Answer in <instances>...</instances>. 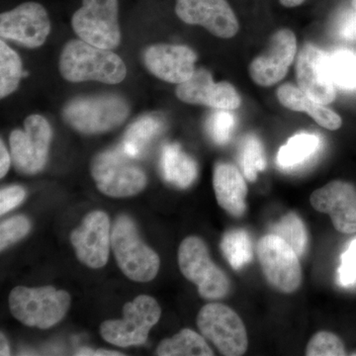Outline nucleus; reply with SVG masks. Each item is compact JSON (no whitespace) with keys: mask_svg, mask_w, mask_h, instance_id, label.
<instances>
[{"mask_svg":"<svg viewBox=\"0 0 356 356\" xmlns=\"http://www.w3.org/2000/svg\"><path fill=\"white\" fill-rule=\"evenodd\" d=\"M329 69L332 81L346 90L356 89V53L339 50L329 56Z\"/></svg>","mask_w":356,"mask_h":356,"instance_id":"c85d7f7f","label":"nucleus"},{"mask_svg":"<svg viewBox=\"0 0 356 356\" xmlns=\"http://www.w3.org/2000/svg\"><path fill=\"white\" fill-rule=\"evenodd\" d=\"M312 207L329 215L337 232L356 234V187L343 180H332L311 194Z\"/></svg>","mask_w":356,"mask_h":356,"instance_id":"2eb2a0df","label":"nucleus"},{"mask_svg":"<svg viewBox=\"0 0 356 356\" xmlns=\"http://www.w3.org/2000/svg\"><path fill=\"white\" fill-rule=\"evenodd\" d=\"M120 147L96 154L90 172L96 186L111 197H129L144 191L146 175Z\"/></svg>","mask_w":356,"mask_h":356,"instance_id":"20e7f679","label":"nucleus"},{"mask_svg":"<svg viewBox=\"0 0 356 356\" xmlns=\"http://www.w3.org/2000/svg\"><path fill=\"white\" fill-rule=\"evenodd\" d=\"M334 30L339 39L356 42V10L353 7L339 14L334 22Z\"/></svg>","mask_w":356,"mask_h":356,"instance_id":"f704fd0d","label":"nucleus"},{"mask_svg":"<svg viewBox=\"0 0 356 356\" xmlns=\"http://www.w3.org/2000/svg\"><path fill=\"white\" fill-rule=\"evenodd\" d=\"M271 234L280 236L295 250L298 257L305 252L308 236L305 225L294 212L288 213L271 228Z\"/></svg>","mask_w":356,"mask_h":356,"instance_id":"cd10ccee","label":"nucleus"},{"mask_svg":"<svg viewBox=\"0 0 356 356\" xmlns=\"http://www.w3.org/2000/svg\"><path fill=\"white\" fill-rule=\"evenodd\" d=\"M77 259L91 268L107 264L111 247L109 218L102 211L89 213L70 236Z\"/></svg>","mask_w":356,"mask_h":356,"instance_id":"f3484780","label":"nucleus"},{"mask_svg":"<svg viewBox=\"0 0 356 356\" xmlns=\"http://www.w3.org/2000/svg\"><path fill=\"white\" fill-rule=\"evenodd\" d=\"M10 165V156L1 140V145H0V177H4V175L8 172Z\"/></svg>","mask_w":356,"mask_h":356,"instance_id":"e433bc0d","label":"nucleus"},{"mask_svg":"<svg viewBox=\"0 0 356 356\" xmlns=\"http://www.w3.org/2000/svg\"><path fill=\"white\" fill-rule=\"evenodd\" d=\"M163 122L154 115H146L131 124L124 135L121 149L135 159L146 153L147 147L161 133Z\"/></svg>","mask_w":356,"mask_h":356,"instance_id":"5701e85b","label":"nucleus"},{"mask_svg":"<svg viewBox=\"0 0 356 356\" xmlns=\"http://www.w3.org/2000/svg\"><path fill=\"white\" fill-rule=\"evenodd\" d=\"M178 99L215 109L235 110L242 104L236 89L229 83H215L208 70H195L191 79L178 84Z\"/></svg>","mask_w":356,"mask_h":356,"instance_id":"6ab92c4d","label":"nucleus"},{"mask_svg":"<svg viewBox=\"0 0 356 356\" xmlns=\"http://www.w3.org/2000/svg\"><path fill=\"white\" fill-rule=\"evenodd\" d=\"M161 168L166 181L179 188L191 186L197 177L198 168L195 161L182 152L178 144H168L163 147Z\"/></svg>","mask_w":356,"mask_h":356,"instance_id":"4be33fe9","label":"nucleus"},{"mask_svg":"<svg viewBox=\"0 0 356 356\" xmlns=\"http://www.w3.org/2000/svg\"><path fill=\"white\" fill-rule=\"evenodd\" d=\"M111 247L115 259L131 280L149 282L159 273V255L140 240L136 225L130 218L119 217L111 233Z\"/></svg>","mask_w":356,"mask_h":356,"instance_id":"7ed1b4c3","label":"nucleus"},{"mask_svg":"<svg viewBox=\"0 0 356 356\" xmlns=\"http://www.w3.org/2000/svg\"><path fill=\"white\" fill-rule=\"evenodd\" d=\"M337 273L341 286H350L356 282V238L351 241L346 252L341 255V264Z\"/></svg>","mask_w":356,"mask_h":356,"instance_id":"72a5a7b5","label":"nucleus"},{"mask_svg":"<svg viewBox=\"0 0 356 356\" xmlns=\"http://www.w3.org/2000/svg\"><path fill=\"white\" fill-rule=\"evenodd\" d=\"M213 186L220 206L234 217H242L247 209L248 185L242 172L231 163L215 166Z\"/></svg>","mask_w":356,"mask_h":356,"instance_id":"aec40b11","label":"nucleus"},{"mask_svg":"<svg viewBox=\"0 0 356 356\" xmlns=\"http://www.w3.org/2000/svg\"><path fill=\"white\" fill-rule=\"evenodd\" d=\"M0 339H1V344H0V355H10V348H9L6 337L3 336V334H1V337H0Z\"/></svg>","mask_w":356,"mask_h":356,"instance_id":"58836bf2","label":"nucleus"},{"mask_svg":"<svg viewBox=\"0 0 356 356\" xmlns=\"http://www.w3.org/2000/svg\"><path fill=\"white\" fill-rule=\"evenodd\" d=\"M51 140L49 122L31 115L25 120L24 130H14L10 135L11 156L16 170L24 175H36L43 170Z\"/></svg>","mask_w":356,"mask_h":356,"instance_id":"9b49d317","label":"nucleus"},{"mask_svg":"<svg viewBox=\"0 0 356 356\" xmlns=\"http://www.w3.org/2000/svg\"><path fill=\"white\" fill-rule=\"evenodd\" d=\"M297 54V40L289 29L274 33L264 53L250 63V76L259 86H273L286 76Z\"/></svg>","mask_w":356,"mask_h":356,"instance_id":"ddd939ff","label":"nucleus"},{"mask_svg":"<svg viewBox=\"0 0 356 356\" xmlns=\"http://www.w3.org/2000/svg\"><path fill=\"white\" fill-rule=\"evenodd\" d=\"M280 1L283 6L292 8V7L301 6L305 0H280Z\"/></svg>","mask_w":356,"mask_h":356,"instance_id":"ea45409f","label":"nucleus"},{"mask_svg":"<svg viewBox=\"0 0 356 356\" xmlns=\"http://www.w3.org/2000/svg\"><path fill=\"white\" fill-rule=\"evenodd\" d=\"M351 6H353V8L356 10V0H351Z\"/></svg>","mask_w":356,"mask_h":356,"instance_id":"a19ab883","label":"nucleus"},{"mask_svg":"<svg viewBox=\"0 0 356 356\" xmlns=\"http://www.w3.org/2000/svg\"><path fill=\"white\" fill-rule=\"evenodd\" d=\"M143 60L154 76L166 83L180 84L195 72L197 55L184 44H158L145 50Z\"/></svg>","mask_w":356,"mask_h":356,"instance_id":"a211bd4d","label":"nucleus"},{"mask_svg":"<svg viewBox=\"0 0 356 356\" xmlns=\"http://www.w3.org/2000/svg\"><path fill=\"white\" fill-rule=\"evenodd\" d=\"M159 356H213L214 353L205 339L192 330L184 329L172 339H165L159 344Z\"/></svg>","mask_w":356,"mask_h":356,"instance_id":"b1692460","label":"nucleus"},{"mask_svg":"<svg viewBox=\"0 0 356 356\" xmlns=\"http://www.w3.org/2000/svg\"><path fill=\"white\" fill-rule=\"evenodd\" d=\"M76 355L81 356H121L122 353L118 351L107 350H90V348H81L77 350Z\"/></svg>","mask_w":356,"mask_h":356,"instance_id":"4c0bfd02","label":"nucleus"},{"mask_svg":"<svg viewBox=\"0 0 356 356\" xmlns=\"http://www.w3.org/2000/svg\"><path fill=\"white\" fill-rule=\"evenodd\" d=\"M29 220L24 216H16L6 220L0 226V248L9 247L13 243L18 242L24 238L30 231Z\"/></svg>","mask_w":356,"mask_h":356,"instance_id":"473e14b6","label":"nucleus"},{"mask_svg":"<svg viewBox=\"0 0 356 356\" xmlns=\"http://www.w3.org/2000/svg\"><path fill=\"white\" fill-rule=\"evenodd\" d=\"M222 254L236 270H240L252 259V243L250 235L242 229H231L222 236Z\"/></svg>","mask_w":356,"mask_h":356,"instance_id":"a878e982","label":"nucleus"},{"mask_svg":"<svg viewBox=\"0 0 356 356\" xmlns=\"http://www.w3.org/2000/svg\"><path fill=\"white\" fill-rule=\"evenodd\" d=\"M307 356H344L346 346L341 337L330 332L314 334L306 348Z\"/></svg>","mask_w":356,"mask_h":356,"instance_id":"2f4dec72","label":"nucleus"},{"mask_svg":"<svg viewBox=\"0 0 356 356\" xmlns=\"http://www.w3.org/2000/svg\"><path fill=\"white\" fill-rule=\"evenodd\" d=\"M58 69L65 81L70 83L93 81L117 84L127 74L126 65L118 55L83 40H72L65 44Z\"/></svg>","mask_w":356,"mask_h":356,"instance_id":"f257e3e1","label":"nucleus"},{"mask_svg":"<svg viewBox=\"0 0 356 356\" xmlns=\"http://www.w3.org/2000/svg\"><path fill=\"white\" fill-rule=\"evenodd\" d=\"M257 257L267 282L281 293L296 291L302 282L298 254L280 236L269 234L257 243Z\"/></svg>","mask_w":356,"mask_h":356,"instance_id":"9d476101","label":"nucleus"},{"mask_svg":"<svg viewBox=\"0 0 356 356\" xmlns=\"http://www.w3.org/2000/svg\"><path fill=\"white\" fill-rule=\"evenodd\" d=\"M26 196V192L22 187L14 185L6 187L0 191V214L4 215L13 208L17 207L22 203Z\"/></svg>","mask_w":356,"mask_h":356,"instance_id":"c9c22d12","label":"nucleus"},{"mask_svg":"<svg viewBox=\"0 0 356 356\" xmlns=\"http://www.w3.org/2000/svg\"><path fill=\"white\" fill-rule=\"evenodd\" d=\"M175 13L187 24L202 26L219 38H232L240 28L227 0H177Z\"/></svg>","mask_w":356,"mask_h":356,"instance_id":"dca6fc26","label":"nucleus"},{"mask_svg":"<svg viewBox=\"0 0 356 356\" xmlns=\"http://www.w3.org/2000/svg\"><path fill=\"white\" fill-rule=\"evenodd\" d=\"M23 76L22 63L15 51L0 41V96L6 97L18 88Z\"/></svg>","mask_w":356,"mask_h":356,"instance_id":"bb28decb","label":"nucleus"},{"mask_svg":"<svg viewBox=\"0 0 356 356\" xmlns=\"http://www.w3.org/2000/svg\"><path fill=\"white\" fill-rule=\"evenodd\" d=\"M320 145V138L314 134H297L280 147L277 163L281 168H296L313 156Z\"/></svg>","mask_w":356,"mask_h":356,"instance_id":"393cba45","label":"nucleus"},{"mask_svg":"<svg viewBox=\"0 0 356 356\" xmlns=\"http://www.w3.org/2000/svg\"><path fill=\"white\" fill-rule=\"evenodd\" d=\"M240 163L243 175L250 181H255L257 173L266 170L264 147L255 136L248 135L243 139L240 149Z\"/></svg>","mask_w":356,"mask_h":356,"instance_id":"c756f323","label":"nucleus"},{"mask_svg":"<svg viewBox=\"0 0 356 356\" xmlns=\"http://www.w3.org/2000/svg\"><path fill=\"white\" fill-rule=\"evenodd\" d=\"M70 295L51 286L14 288L9 295L13 317L28 327L49 329L69 311Z\"/></svg>","mask_w":356,"mask_h":356,"instance_id":"f03ea898","label":"nucleus"},{"mask_svg":"<svg viewBox=\"0 0 356 356\" xmlns=\"http://www.w3.org/2000/svg\"><path fill=\"white\" fill-rule=\"evenodd\" d=\"M236 127V117L229 110L217 109L206 122L211 139L218 145H226Z\"/></svg>","mask_w":356,"mask_h":356,"instance_id":"7c9ffc66","label":"nucleus"},{"mask_svg":"<svg viewBox=\"0 0 356 356\" xmlns=\"http://www.w3.org/2000/svg\"><path fill=\"white\" fill-rule=\"evenodd\" d=\"M277 98L285 108L296 112H307L318 125L327 130H339L343 125V119L339 114L316 102L301 88L292 84L281 86L277 89Z\"/></svg>","mask_w":356,"mask_h":356,"instance_id":"412c9836","label":"nucleus"},{"mask_svg":"<svg viewBox=\"0 0 356 356\" xmlns=\"http://www.w3.org/2000/svg\"><path fill=\"white\" fill-rule=\"evenodd\" d=\"M197 325L203 337L209 339L222 355L240 356L248 350L245 325L229 307L219 303L204 306L197 316Z\"/></svg>","mask_w":356,"mask_h":356,"instance_id":"1a4fd4ad","label":"nucleus"},{"mask_svg":"<svg viewBox=\"0 0 356 356\" xmlns=\"http://www.w3.org/2000/svg\"><path fill=\"white\" fill-rule=\"evenodd\" d=\"M295 72L299 88L314 100L324 105L336 100V84L330 72L329 56L317 47L312 44L302 47Z\"/></svg>","mask_w":356,"mask_h":356,"instance_id":"4468645a","label":"nucleus"},{"mask_svg":"<svg viewBox=\"0 0 356 356\" xmlns=\"http://www.w3.org/2000/svg\"><path fill=\"white\" fill-rule=\"evenodd\" d=\"M178 266L184 277L197 285L202 298L216 300L228 294V277L212 261L207 245L198 236H188L180 243Z\"/></svg>","mask_w":356,"mask_h":356,"instance_id":"423d86ee","label":"nucleus"},{"mask_svg":"<svg viewBox=\"0 0 356 356\" xmlns=\"http://www.w3.org/2000/svg\"><path fill=\"white\" fill-rule=\"evenodd\" d=\"M129 112L125 99L105 95L72 100L63 110V117L79 132L100 134L119 127L127 119Z\"/></svg>","mask_w":356,"mask_h":356,"instance_id":"39448f33","label":"nucleus"},{"mask_svg":"<svg viewBox=\"0 0 356 356\" xmlns=\"http://www.w3.org/2000/svg\"><path fill=\"white\" fill-rule=\"evenodd\" d=\"M118 13V0H83L72 16V29L86 43L113 50L121 43Z\"/></svg>","mask_w":356,"mask_h":356,"instance_id":"6e6552de","label":"nucleus"},{"mask_svg":"<svg viewBox=\"0 0 356 356\" xmlns=\"http://www.w3.org/2000/svg\"><path fill=\"white\" fill-rule=\"evenodd\" d=\"M51 32L48 13L37 2H25L0 16V35L27 48H38Z\"/></svg>","mask_w":356,"mask_h":356,"instance_id":"f8f14e48","label":"nucleus"},{"mask_svg":"<svg viewBox=\"0 0 356 356\" xmlns=\"http://www.w3.org/2000/svg\"><path fill=\"white\" fill-rule=\"evenodd\" d=\"M123 315L121 320L102 323L100 334L107 343L127 348L146 343L149 331L161 318V310L153 297L140 295L125 304Z\"/></svg>","mask_w":356,"mask_h":356,"instance_id":"0eeeda50","label":"nucleus"}]
</instances>
